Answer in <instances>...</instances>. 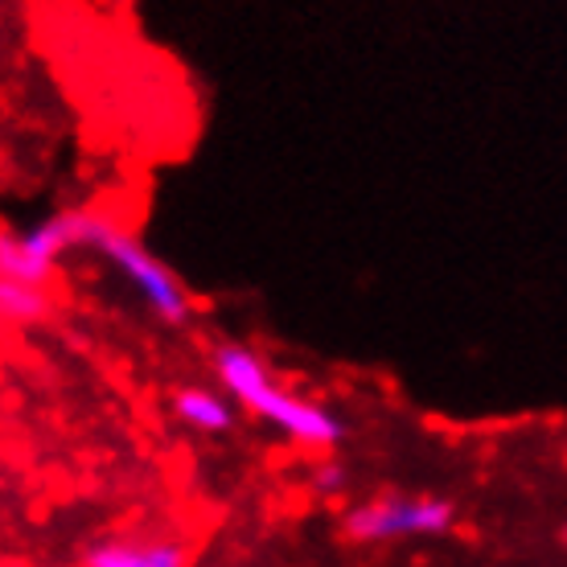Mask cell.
<instances>
[{
	"instance_id": "6da1fadb",
	"label": "cell",
	"mask_w": 567,
	"mask_h": 567,
	"mask_svg": "<svg viewBox=\"0 0 567 567\" xmlns=\"http://www.w3.org/2000/svg\"><path fill=\"white\" fill-rule=\"evenodd\" d=\"M214 374L223 379V386L239 399L247 412L264 415L271 427L288 432V436L300 440V444L329 449V444H338V440H341L338 415H329L326 408L305 403V399L280 391V386L271 383L268 370H264V362H259L247 346L223 341V346L214 350Z\"/></svg>"
},
{
	"instance_id": "7a4b0ae2",
	"label": "cell",
	"mask_w": 567,
	"mask_h": 567,
	"mask_svg": "<svg viewBox=\"0 0 567 567\" xmlns=\"http://www.w3.org/2000/svg\"><path fill=\"white\" fill-rule=\"evenodd\" d=\"M103 214L95 210H62L50 214L25 235H4L0 239V271L4 280L17 284H38L42 288L54 271L58 256H66L71 247H95L103 230Z\"/></svg>"
},
{
	"instance_id": "3957f363",
	"label": "cell",
	"mask_w": 567,
	"mask_h": 567,
	"mask_svg": "<svg viewBox=\"0 0 567 567\" xmlns=\"http://www.w3.org/2000/svg\"><path fill=\"white\" fill-rule=\"evenodd\" d=\"M95 251H103L115 268L128 276L132 288L141 292V300L156 312V317H161V321H169V326L189 321V297L182 292V284L173 280V271L165 268L161 259L148 256L132 235H124L112 218L103 223L100 239H95Z\"/></svg>"
},
{
	"instance_id": "277c9868",
	"label": "cell",
	"mask_w": 567,
	"mask_h": 567,
	"mask_svg": "<svg viewBox=\"0 0 567 567\" xmlns=\"http://www.w3.org/2000/svg\"><path fill=\"white\" fill-rule=\"evenodd\" d=\"M453 526V506L440 497H374L350 511L346 535L358 543L408 539V535H440Z\"/></svg>"
},
{
	"instance_id": "5b68a950",
	"label": "cell",
	"mask_w": 567,
	"mask_h": 567,
	"mask_svg": "<svg viewBox=\"0 0 567 567\" xmlns=\"http://www.w3.org/2000/svg\"><path fill=\"white\" fill-rule=\"evenodd\" d=\"M86 567H185V547L169 539L153 543H103L86 555Z\"/></svg>"
},
{
	"instance_id": "8992f818",
	"label": "cell",
	"mask_w": 567,
	"mask_h": 567,
	"mask_svg": "<svg viewBox=\"0 0 567 567\" xmlns=\"http://www.w3.org/2000/svg\"><path fill=\"white\" fill-rule=\"evenodd\" d=\"M173 412L182 420L185 427H194V432H230L235 424V412H230V403L223 395H214L206 386H182L177 395H173Z\"/></svg>"
},
{
	"instance_id": "52a82bcc",
	"label": "cell",
	"mask_w": 567,
	"mask_h": 567,
	"mask_svg": "<svg viewBox=\"0 0 567 567\" xmlns=\"http://www.w3.org/2000/svg\"><path fill=\"white\" fill-rule=\"evenodd\" d=\"M0 309H4V317H9V321H21V326H29V321H38V317L50 309V300H45V292L38 288V284L4 280V284H0Z\"/></svg>"
},
{
	"instance_id": "ba28073f",
	"label": "cell",
	"mask_w": 567,
	"mask_h": 567,
	"mask_svg": "<svg viewBox=\"0 0 567 567\" xmlns=\"http://www.w3.org/2000/svg\"><path fill=\"white\" fill-rule=\"evenodd\" d=\"M341 485V468L338 465H326L321 473H317V489H326V494H333Z\"/></svg>"
}]
</instances>
